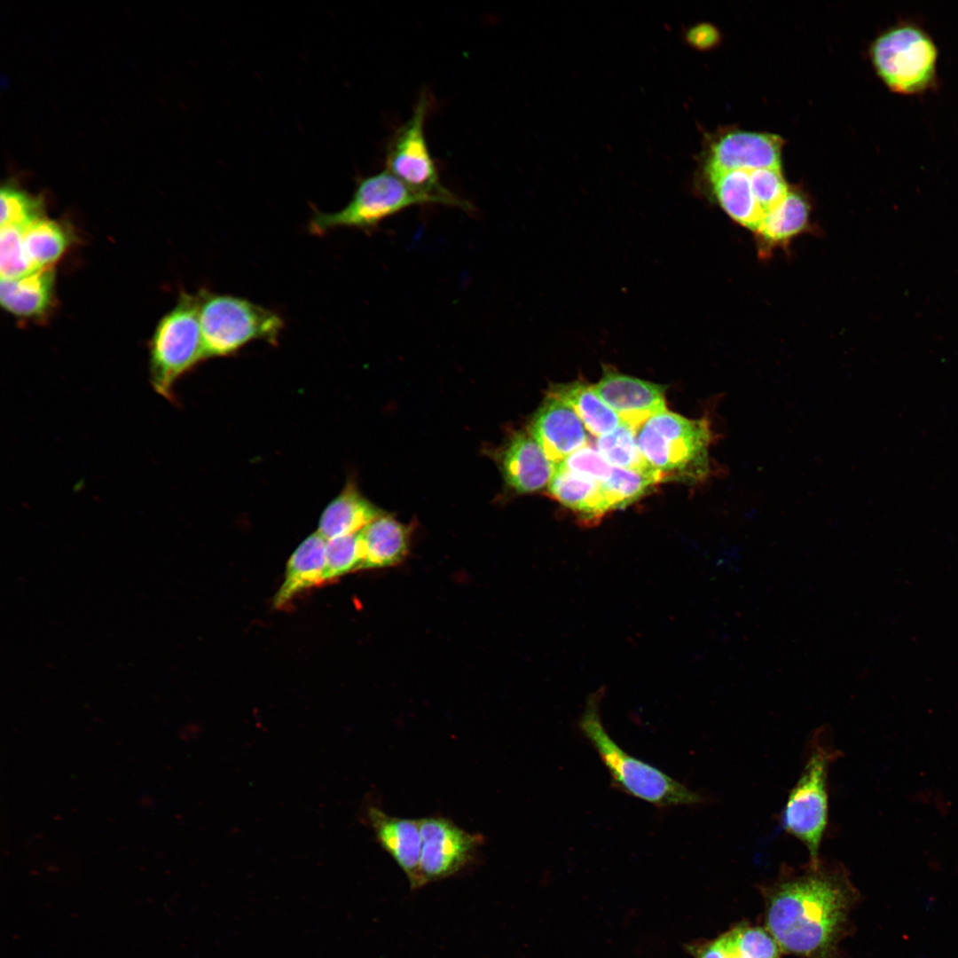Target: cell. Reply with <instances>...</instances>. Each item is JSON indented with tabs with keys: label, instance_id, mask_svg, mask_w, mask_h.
I'll return each instance as SVG.
<instances>
[{
	"label": "cell",
	"instance_id": "484cf974",
	"mask_svg": "<svg viewBox=\"0 0 958 958\" xmlns=\"http://www.w3.org/2000/svg\"><path fill=\"white\" fill-rule=\"evenodd\" d=\"M596 445L611 466L651 474L661 482L643 458L637 442V431L631 427L621 423L612 432L597 437Z\"/></svg>",
	"mask_w": 958,
	"mask_h": 958
},
{
	"label": "cell",
	"instance_id": "8fae6325",
	"mask_svg": "<svg viewBox=\"0 0 958 958\" xmlns=\"http://www.w3.org/2000/svg\"><path fill=\"white\" fill-rule=\"evenodd\" d=\"M593 388L622 423L637 432L648 419L666 410L664 386L612 369H606Z\"/></svg>",
	"mask_w": 958,
	"mask_h": 958
},
{
	"label": "cell",
	"instance_id": "f546056e",
	"mask_svg": "<svg viewBox=\"0 0 958 958\" xmlns=\"http://www.w3.org/2000/svg\"><path fill=\"white\" fill-rule=\"evenodd\" d=\"M34 271L27 258L23 230L15 226H2L0 232L1 279H13Z\"/></svg>",
	"mask_w": 958,
	"mask_h": 958
},
{
	"label": "cell",
	"instance_id": "1f68e13d",
	"mask_svg": "<svg viewBox=\"0 0 958 958\" xmlns=\"http://www.w3.org/2000/svg\"><path fill=\"white\" fill-rule=\"evenodd\" d=\"M556 466L600 483L609 477L613 469V466L602 457L598 450L587 444L571 453Z\"/></svg>",
	"mask_w": 958,
	"mask_h": 958
},
{
	"label": "cell",
	"instance_id": "30bf717a",
	"mask_svg": "<svg viewBox=\"0 0 958 958\" xmlns=\"http://www.w3.org/2000/svg\"><path fill=\"white\" fill-rule=\"evenodd\" d=\"M420 825V888L458 873L470 862L484 840L482 835L468 833L442 816L421 818Z\"/></svg>",
	"mask_w": 958,
	"mask_h": 958
},
{
	"label": "cell",
	"instance_id": "5b68a950",
	"mask_svg": "<svg viewBox=\"0 0 958 958\" xmlns=\"http://www.w3.org/2000/svg\"><path fill=\"white\" fill-rule=\"evenodd\" d=\"M206 358L199 295L182 292L175 306L160 319L150 340L149 374L153 389L172 401L175 383Z\"/></svg>",
	"mask_w": 958,
	"mask_h": 958
},
{
	"label": "cell",
	"instance_id": "d6986e66",
	"mask_svg": "<svg viewBox=\"0 0 958 958\" xmlns=\"http://www.w3.org/2000/svg\"><path fill=\"white\" fill-rule=\"evenodd\" d=\"M551 496L577 515L583 525L596 524L611 508L601 483L560 466L548 484Z\"/></svg>",
	"mask_w": 958,
	"mask_h": 958
},
{
	"label": "cell",
	"instance_id": "44dd1931",
	"mask_svg": "<svg viewBox=\"0 0 958 958\" xmlns=\"http://www.w3.org/2000/svg\"><path fill=\"white\" fill-rule=\"evenodd\" d=\"M380 514L349 483L324 510L317 532L326 541L357 533Z\"/></svg>",
	"mask_w": 958,
	"mask_h": 958
},
{
	"label": "cell",
	"instance_id": "ac0fdd59",
	"mask_svg": "<svg viewBox=\"0 0 958 958\" xmlns=\"http://www.w3.org/2000/svg\"><path fill=\"white\" fill-rule=\"evenodd\" d=\"M326 540L318 532L306 538L287 564L284 581L273 599L276 609L285 606L305 589L326 582Z\"/></svg>",
	"mask_w": 958,
	"mask_h": 958
},
{
	"label": "cell",
	"instance_id": "603a6c76",
	"mask_svg": "<svg viewBox=\"0 0 958 958\" xmlns=\"http://www.w3.org/2000/svg\"><path fill=\"white\" fill-rule=\"evenodd\" d=\"M548 394L569 405L586 430L597 437L612 432L622 423L619 416L602 401L593 386L582 381L553 385Z\"/></svg>",
	"mask_w": 958,
	"mask_h": 958
},
{
	"label": "cell",
	"instance_id": "d4e9b609",
	"mask_svg": "<svg viewBox=\"0 0 958 958\" xmlns=\"http://www.w3.org/2000/svg\"><path fill=\"white\" fill-rule=\"evenodd\" d=\"M809 205L803 196L789 192L781 203L767 213L758 230L761 239L771 245L786 242L806 226Z\"/></svg>",
	"mask_w": 958,
	"mask_h": 958
},
{
	"label": "cell",
	"instance_id": "9a60e30c",
	"mask_svg": "<svg viewBox=\"0 0 958 958\" xmlns=\"http://www.w3.org/2000/svg\"><path fill=\"white\" fill-rule=\"evenodd\" d=\"M506 483L516 492L529 493L549 484L555 465L529 433H515L499 455Z\"/></svg>",
	"mask_w": 958,
	"mask_h": 958
},
{
	"label": "cell",
	"instance_id": "8992f818",
	"mask_svg": "<svg viewBox=\"0 0 958 958\" xmlns=\"http://www.w3.org/2000/svg\"><path fill=\"white\" fill-rule=\"evenodd\" d=\"M823 731L812 737L807 757L795 786L781 813V828L799 840L809 852V861L820 859V847L828 821V774L839 752Z\"/></svg>",
	"mask_w": 958,
	"mask_h": 958
},
{
	"label": "cell",
	"instance_id": "7c38bea8",
	"mask_svg": "<svg viewBox=\"0 0 958 958\" xmlns=\"http://www.w3.org/2000/svg\"><path fill=\"white\" fill-rule=\"evenodd\" d=\"M782 139L776 135L728 132L714 141L705 162L707 177L740 169L780 168Z\"/></svg>",
	"mask_w": 958,
	"mask_h": 958
},
{
	"label": "cell",
	"instance_id": "277c9868",
	"mask_svg": "<svg viewBox=\"0 0 958 958\" xmlns=\"http://www.w3.org/2000/svg\"><path fill=\"white\" fill-rule=\"evenodd\" d=\"M198 295L207 357L232 355L255 341L277 345L284 328L277 312L242 297L206 289Z\"/></svg>",
	"mask_w": 958,
	"mask_h": 958
},
{
	"label": "cell",
	"instance_id": "ba28073f",
	"mask_svg": "<svg viewBox=\"0 0 958 958\" xmlns=\"http://www.w3.org/2000/svg\"><path fill=\"white\" fill-rule=\"evenodd\" d=\"M870 55L878 75L894 92L917 94L935 83L938 50L915 25L889 28L874 41Z\"/></svg>",
	"mask_w": 958,
	"mask_h": 958
},
{
	"label": "cell",
	"instance_id": "d6a6232c",
	"mask_svg": "<svg viewBox=\"0 0 958 958\" xmlns=\"http://www.w3.org/2000/svg\"><path fill=\"white\" fill-rule=\"evenodd\" d=\"M687 43L697 50H709L719 41L720 35L717 27L706 22L691 27L685 35Z\"/></svg>",
	"mask_w": 958,
	"mask_h": 958
},
{
	"label": "cell",
	"instance_id": "4fadbf2b",
	"mask_svg": "<svg viewBox=\"0 0 958 958\" xmlns=\"http://www.w3.org/2000/svg\"><path fill=\"white\" fill-rule=\"evenodd\" d=\"M585 429L576 412L550 394L530 425V434L555 466L587 444Z\"/></svg>",
	"mask_w": 958,
	"mask_h": 958
},
{
	"label": "cell",
	"instance_id": "2e32d148",
	"mask_svg": "<svg viewBox=\"0 0 958 958\" xmlns=\"http://www.w3.org/2000/svg\"><path fill=\"white\" fill-rule=\"evenodd\" d=\"M694 958H780L781 951L761 926L741 923L717 938L689 944Z\"/></svg>",
	"mask_w": 958,
	"mask_h": 958
},
{
	"label": "cell",
	"instance_id": "4316f807",
	"mask_svg": "<svg viewBox=\"0 0 958 958\" xmlns=\"http://www.w3.org/2000/svg\"><path fill=\"white\" fill-rule=\"evenodd\" d=\"M659 480L651 474L613 467L609 477L601 483L611 510L624 507L647 493Z\"/></svg>",
	"mask_w": 958,
	"mask_h": 958
},
{
	"label": "cell",
	"instance_id": "e0dca14e",
	"mask_svg": "<svg viewBox=\"0 0 958 958\" xmlns=\"http://www.w3.org/2000/svg\"><path fill=\"white\" fill-rule=\"evenodd\" d=\"M54 289L53 267L34 270L13 279H1V305L16 317L41 318L53 305Z\"/></svg>",
	"mask_w": 958,
	"mask_h": 958
},
{
	"label": "cell",
	"instance_id": "ffe728a7",
	"mask_svg": "<svg viewBox=\"0 0 958 958\" xmlns=\"http://www.w3.org/2000/svg\"><path fill=\"white\" fill-rule=\"evenodd\" d=\"M359 533L364 548L363 569L393 566L407 554L409 529L390 515L381 513Z\"/></svg>",
	"mask_w": 958,
	"mask_h": 958
},
{
	"label": "cell",
	"instance_id": "83f0119b",
	"mask_svg": "<svg viewBox=\"0 0 958 958\" xmlns=\"http://www.w3.org/2000/svg\"><path fill=\"white\" fill-rule=\"evenodd\" d=\"M1 227L25 229L44 216L42 200L12 185H4L0 193Z\"/></svg>",
	"mask_w": 958,
	"mask_h": 958
},
{
	"label": "cell",
	"instance_id": "f1b7e54d",
	"mask_svg": "<svg viewBox=\"0 0 958 958\" xmlns=\"http://www.w3.org/2000/svg\"><path fill=\"white\" fill-rule=\"evenodd\" d=\"M359 532L326 541V582L363 569L364 548Z\"/></svg>",
	"mask_w": 958,
	"mask_h": 958
},
{
	"label": "cell",
	"instance_id": "9c48e42d",
	"mask_svg": "<svg viewBox=\"0 0 958 958\" xmlns=\"http://www.w3.org/2000/svg\"><path fill=\"white\" fill-rule=\"evenodd\" d=\"M429 106L428 94L421 93L410 118L390 137L386 147L385 169L414 192L436 197L444 206L471 211L472 204L450 191L440 180L425 135Z\"/></svg>",
	"mask_w": 958,
	"mask_h": 958
},
{
	"label": "cell",
	"instance_id": "3957f363",
	"mask_svg": "<svg viewBox=\"0 0 958 958\" xmlns=\"http://www.w3.org/2000/svg\"><path fill=\"white\" fill-rule=\"evenodd\" d=\"M604 689L591 694L578 721L583 736L597 752L616 789L659 808L695 805L703 797L656 766L623 750L605 728L600 704Z\"/></svg>",
	"mask_w": 958,
	"mask_h": 958
},
{
	"label": "cell",
	"instance_id": "5bb4252c",
	"mask_svg": "<svg viewBox=\"0 0 958 958\" xmlns=\"http://www.w3.org/2000/svg\"><path fill=\"white\" fill-rule=\"evenodd\" d=\"M367 821L381 847L405 874L411 888H420L421 835L420 819L389 815L380 808L366 809Z\"/></svg>",
	"mask_w": 958,
	"mask_h": 958
},
{
	"label": "cell",
	"instance_id": "52a82bcc",
	"mask_svg": "<svg viewBox=\"0 0 958 958\" xmlns=\"http://www.w3.org/2000/svg\"><path fill=\"white\" fill-rule=\"evenodd\" d=\"M432 204L444 205L436 197L410 189L384 169L374 175L359 178L349 201L341 210L333 213L316 211L310 221L309 229L317 235L338 228L370 232L382 221L403 210Z\"/></svg>",
	"mask_w": 958,
	"mask_h": 958
},
{
	"label": "cell",
	"instance_id": "4dcf8cb0",
	"mask_svg": "<svg viewBox=\"0 0 958 958\" xmlns=\"http://www.w3.org/2000/svg\"><path fill=\"white\" fill-rule=\"evenodd\" d=\"M754 197L764 216L779 206L789 193L780 168L749 169Z\"/></svg>",
	"mask_w": 958,
	"mask_h": 958
},
{
	"label": "cell",
	"instance_id": "6da1fadb",
	"mask_svg": "<svg viewBox=\"0 0 958 958\" xmlns=\"http://www.w3.org/2000/svg\"><path fill=\"white\" fill-rule=\"evenodd\" d=\"M760 890L764 928L781 953L801 958L837 957L860 898L843 865L820 860L797 868H783Z\"/></svg>",
	"mask_w": 958,
	"mask_h": 958
},
{
	"label": "cell",
	"instance_id": "7402d4cb",
	"mask_svg": "<svg viewBox=\"0 0 958 958\" xmlns=\"http://www.w3.org/2000/svg\"><path fill=\"white\" fill-rule=\"evenodd\" d=\"M707 177L726 213L742 226L757 231L764 213L754 197L749 169H734Z\"/></svg>",
	"mask_w": 958,
	"mask_h": 958
},
{
	"label": "cell",
	"instance_id": "7a4b0ae2",
	"mask_svg": "<svg viewBox=\"0 0 958 958\" xmlns=\"http://www.w3.org/2000/svg\"><path fill=\"white\" fill-rule=\"evenodd\" d=\"M717 439L710 418L687 419L667 410L648 419L637 432L640 452L661 482L707 481L716 474L710 449Z\"/></svg>",
	"mask_w": 958,
	"mask_h": 958
},
{
	"label": "cell",
	"instance_id": "cb8c5ba5",
	"mask_svg": "<svg viewBox=\"0 0 958 958\" xmlns=\"http://www.w3.org/2000/svg\"><path fill=\"white\" fill-rule=\"evenodd\" d=\"M74 240L71 230L63 222L46 218L23 229V243L34 270L53 267Z\"/></svg>",
	"mask_w": 958,
	"mask_h": 958
}]
</instances>
